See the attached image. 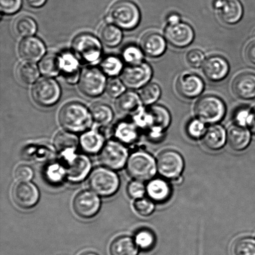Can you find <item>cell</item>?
Here are the masks:
<instances>
[{
	"instance_id": "obj_40",
	"label": "cell",
	"mask_w": 255,
	"mask_h": 255,
	"mask_svg": "<svg viewBox=\"0 0 255 255\" xmlns=\"http://www.w3.org/2000/svg\"><path fill=\"white\" fill-rule=\"evenodd\" d=\"M134 241L137 246L142 251H148L153 248L155 244V236L149 230H140L135 235Z\"/></svg>"
},
{
	"instance_id": "obj_2",
	"label": "cell",
	"mask_w": 255,
	"mask_h": 255,
	"mask_svg": "<svg viewBox=\"0 0 255 255\" xmlns=\"http://www.w3.org/2000/svg\"><path fill=\"white\" fill-rule=\"evenodd\" d=\"M141 14L139 7L130 0H119L112 5L106 17L107 21L113 22L126 30H131L139 23Z\"/></svg>"
},
{
	"instance_id": "obj_36",
	"label": "cell",
	"mask_w": 255,
	"mask_h": 255,
	"mask_svg": "<svg viewBox=\"0 0 255 255\" xmlns=\"http://www.w3.org/2000/svg\"><path fill=\"white\" fill-rule=\"evenodd\" d=\"M92 119L97 124L101 126H107L112 121L114 118L113 111L106 104L98 103L94 104L91 109Z\"/></svg>"
},
{
	"instance_id": "obj_39",
	"label": "cell",
	"mask_w": 255,
	"mask_h": 255,
	"mask_svg": "<svg viewBox=\"0 0 255 255\" xmlns=\"http://www.w3.org/2000/svg\"><path fill=\"white\" fill-rule=\"evenodd\" d=\"M232 252L234 255H255V239L246 237L237 240Z\"/></svg>"
},
{
	"instance_id": "obj_11",
	"label": "cell",
	"mask_w": 255,
	"mask_h": 255,
	"mask_svg": "<svg viewBox=\"0 0 255 255\" xmlns=\"http://www.w3.org/2000/svg\"><path fill=\"white\" fill-rule=\"evenodd\" d=\"M32 96L34 102L40 106H52L61 97V89L54 79L42 78L33 86Z\"/></svg>"
},
{
	"instance_id": "obj_29",
	"label": "cell",
	"mask_w": 255,
	"mask_h": 255,
	"mask_svg": "<svg viewBox=\"0 0 255 255\" xmlns=\"http://www.w3.org/2000/svg\"><path fill=\"white\" fill-rule=\"evenodd\" d=\"M103 135L96 131L84 132L80 138V144L87 154H94L101 152L105 145Z\"/></svg>"
},
{
	"instance_id": "obj_50",
	"label": "cell",
	"mask_w": 255,
	"mask_h": 255,
	"mask_svg": "<svg viewBox=\"0 0 255 255\" xmlns=\"http://www.w3.org/2000/svg\"><path fill=\"white\" fill-rule=\"evenodd\" d=\"M22 0H0V9L5 14L16 13L21 8Z\"/></svg>"
},
{
	"instance_id": "obj_25",
	"label": "cell",
	"mask_w": 255,
	"mask_h": 255,
	"mask_svg": "<svg viewBox=\"0 0 255 255\" xmlns=\"http://www.w3.org/2000/svg\"><path fill=\"white\" fill-rule=\"evenodd\" d=\"M79 143L78 137L70 131L59 132L54 139L55 149L61 157L65 154L76 152Z\"/></svg>"
},
{
	"instance_id": "obj_23",
	"label": "cell",
	"mask_w": 255,
	"mask_h": 255,
	"mask_svg": "<svg viewBox=\"0 0 255 255\" xmlns=\"http://www.w3.org/2000/svg\"><path fill=\"white\" fill-rule=\"evenodd\" d=\"M202 141L207 148L217 151L225 146L227 141V132L221 126L212 125L207 128Z\"/></svg>"
},
{
	"instance_id": "obj_21",
	"label": "cell",
	"mask_w": 255,
	"mask_h": 255,
	"mask_svg": "<svg viewBox=\"0 0 255 255\" xmlns=\"http://www.w3.org/2000/svg\"><path fill=\"white\" fill-rule=\"evenodd\" d=\"M140 46L147 56L158 57L166 51V39L157 32H148L141 37Z\"/></svg>"
},
{
	"instance_id": "obj_17",
	"label": "cell",
	"mask_w": 255,
	"mask_h": 255,
	"mask_svg": "<svg viewBox=\"0 0 255 255\" xmlns=\"http://www.w3.org/2000/svg\"><path fill=\"white\" fill-rule=\"evenodd\" d=\"M205 84L201 77L194 74H184L176 82V89L180 96L187 99L196 98L202 94Z\"/></svg>"
},
{
	"instance_id": "obj_52",
	"label": "cell",
	"mask_w": 255,
	"mask_h": 255,
	"mask_svg": "<svg viewBox=\"0 0 255 255\" xmlns=\"http://www.w3.org/2000/svg\"><path fill=\"white\" fill-rule=\"evenodd\" d=\"M181 16L177 13H171L167 17V25H174L181 22Z\"/></svg>"
},
{
	"instance_id": "obj_16",
	"label": "cell",
	"mask_w": 255,
	"mask_h": 255,
	"mask_svg": "<svg viewBox=\"0 0 255 255\" xmlns=\"http://www.w3.org/2000/svg\"><path fill=\"white\" fill-rule=\"evenodd\" d=\"M213 6L219 18L227 24L237 23L243 16V6L239 0H215Z\"/></svg>"
},
{
	"instance_id": "obj_19",
	"label": "cell",
	"mask_w": 255,
	"mask_h": 255,
	"mask_svg": "<svg viewBox=\"0 0 255 255\" xmlns=\"http://www.w3.org/2000/svg\"><path fill=\"white\" fill-rule=\"evenodd\" d=\"M46 51L43 42L37 37H28L22 40L18 47L19 56L27 62L39 61Z\"/></svg>"
},
{
	"instance_id": "obj_49",
	"label": "cell",
	"mask_w": 255,
	"mask_h": 255,
	"mask_svg": "<svg viewBox=\"0 0 255 255\" xmlns=\"http://www.w3.org/2000/svg\"><path fill=\"white\" fill-rule=\"evenodd\" d=\"M14 176L19 182H28L33 177L34 171L31 167L27 165H19L15 169Z\"/></svg>"
},
{
	"instance_id": "obj_44",
	"label": "cell",
	"mask_w": 255,
	"mask_h": 255,
	"mask_svg": "<svg viewBox=\"0 0 255 255\" xmlns=\"http://www.w3.org/2000/svg\"><path fill=\"white\" fill-rule=\"evenodd\" d=\"M206 129L205 123L197 118L190 121L186 128L187 134L194 139H202Z\"/></svg>"
},
{
	"instance_id": "obj_7",
	"label": "cell",
	"mask_w": 255,
	"mask_h": 255,
	"mask_svg": "<svg viewBox=\"0 0 255 255\" xmlns=\"http://www.w3.org/2000/svg\"><path fill=\"white\" fill-rule=\"evenodd\" d=\"M99 157L105 167L120 170L126 166L129 155L127 147L122 142L111 140L105 144Z\"/></svg>"
},
{
	"instance_id": "obj_45",
	"label": "cell",
	"mask_w": 255,
	"mask_h": 255,
	"mask_svg": "<svg viewBox=\"0 0 255 255\" xmlns=\"http://www.w3.org/2000/svg\"><path fill=\"white\" fill-rule=\"evenodd\" d=\"M127 191L131 198L137 200L144 197L146 192V187H145L142 182L134 180L128 185Z\"/></svg>"
},
{
	"instance_id": "obj_42",
	"label": "cell",
	"mask_w": 255,
	"mask_h": 255,
	"mask_svg": "<svg viewBox=\"0 0 255 255\" xmlns=\"http://www.w3.org/2000/svg\"><path fill=\"white\" fill-rule=\"evenodd\" d=\"M46 177L52 184H59L67 178L66 170L64 166L59 163L50 165L47 167Z\"/></svg>"
},
{
	"instance_id": "obj_6",
	"label": "cell",
	"mask_w": 255,
	"mask_h": 255,
	"mask_svg": "<svg viewBox=\"0 0 255 255\" xmlns=\"http://www.w3.org/2000/svg\"><path fill=\"white\" fill-rule=\"evenodd\" d=\"M72 46L77 58L86 63H94L101 58L102 45L99 40L93 35L79 34L74 39Z\"/></svg>"
},
{
	"instance_id": "obj_13",
	"label": "cell",
	"mask_w": 255,
	"mask_h": 255,
	"mask_svg": "<svg viewBox=\"0 0 255 255\" xmlns=\"http://www.w3.org/2000/svg\"><path fill=\"white\" fill-rule=\"evenodd\" d=\"M12 200L17 206L29 209L38 203L40 194L38 188L31 182H17L12 189Z\"/></svg>"
},
{
	"instance_id": "obj_46",
	"label": "cell",
	"mask_w": 255,
	"mask_h": 255,
	"mask_svg": "<svg viewBox=\"0 0 255 255\" xmlns=\"http://www.w3.org/2000/svg\"><path fill=\"white\" fill-rule=\"evenodd\" d=\"M186 61L190 66L194 68H199L203 66L206 61V57L203 52L199 49H192L187 52Z\"/></svg>"
},
{
	"instance_id": "obj_48",
	"label": "cell",
	"mask_w": 255,
	"mask_h": 255,
	"mask_svg": "<svg viewBox=\"0 0 255 255\" xmlns=\"http://www.w3.org/2000/svg\"><path fill=\"white\" fill-rule=\"evenodd\" d=\"M126 91V87L118 79H113L108 82L106 86L107 94L112 98L122 96Z\"/></svg>"
},
{
	"instance_id": "obj_4",
	"label": "cell",
	"mask_w": 255,
	"mask_h": 255,
	"mask_svg": "<svg viewBox=\"0 0 255 255\" xmlns=\"http://www.w3.org/2000/svg\"><path fill=\"white\" fill-rule=\"evenodd\" d=\"M89 184L92 191L99 196L109 197L114 196L118 191L121 181L113 170L100 167L91 172Z\"/></svg>"
},
{
	"instance_id": "obj_15",
	"label": "cell",
	"mask_w": 255,
	"mask_h": 255,
	"mask_svg": "<svg viewBox=\"0 0 255 255\" xmlns=\"http://www.w3.org/2000/svg\"><path fill=\"white\" fill-rule=\"evenodd\" d=\"M164 34L169 43L177 48L188 46L193 41L195 36L192 27L189 24L181 22L174 25H167Z\"/></svg>"
},
{
	"instance_id": "obj_12",
	"label": "cell",
	"mask_w": 255,
	"mask_h": 255,
	"mask_svg": "<svg viewBox=\"0 0 255 255\" xmlns=\"http://www.w3.org/2000/svg\"><path fill=\"white\" fill-rule=\"evenodd\" d=\"M72 207L77 216L82 219H91L99 213L101 207V201L96 192L84 190L79 192L74 197Z\"/></svg>"
},
{
	"instance_id": "obj_54",
	"label": "cell",
	"mask_w": 255,
	"mask_h": 255,
	"mask_svg": "<svg viewBox=\"0 0 255 255\" xmlns=\"http://www.w3.org/2000/svg\"><path fill=\"white\" fill-rule=\"evenodd\" d=\"M249 127L251 131L255 134V106L252 109L251 119Z\"/></svg>"
},
{
	"instance_id": "obj_43",
	"label": "cell",
	"mask_w": 255,
	"mask_h": 255,
	"mask_svg": "<svg viewBox=\"0 0 255 255\" xmlns=\"http://www.w3.org/2000/svg\"><path fill=\"white\" fill-rule=\"evenodd\" d=\"M133 207L137 214L142 217L151 216L155 209L153 201L150 199L144 198V197L135 200Z\"/></svg>"
},
{
	"instance_id": "obj_8",
	"label": "cell",
	"mask_w": 255,
	"mask_h": 255,
	"mask_svg": "<svg viewBox=\"0 0 255 255\" xmlns=\"http://www.w3.org/2000/svg\"><path fill=\"white\" fill-rule=\"evenodd\" d=\"M156 164L157 171L162 177L173 180L179 178L184 167L183 157L172 149L162 151L157 157Z\"/></svg>"
},
{
	"instance_id": "obj_10",
	"label": "cell",
	"mask_w": 255,
	"mask_h": 255,
	"mask_svg": "<svg viewBox=\"0 0 255 255\" xmlns=\"http://www.w3.org/2000/svg\"><path fill=\"white\" fill-rule=\"evenodd\" d=\"M106 86V77L101 70L96 67H88L82 71L79 79V88L85 96H101Z\"/></svg>"
},
{
	"instance_id": "obj_37",
	"label": "cell",
	"mask_w": 255,
	"mask_h": 255,
	"mask_svg": "<svg viewBox=\"0 0 255 255\" xmlns=\"http://www.w3.org/2000/svg\"><path fill=\"white\" fill-rule=\"evenodd\" d=\"M144 52L135 45H128L122 51V56L124 61L129 66H134L142 63L144 59Z\"/></svg>"
},
{
	"instance_id": "obj_41",
	"label": "cell",
	"mask_w": 255,
	"mask_h": 255,
	"mask_svg": "<svg viewBox=\"0 0 255 255\" xmlns=\"http://www.w3.org/2000/svg\"><path fill=\"white\" fill-rule=\"evenodd\" d=\"M101 68L105 74L110 76H116L123 69V63L119 57L109 56L102 62Z\"/></svg>"
},
{
	"instance_id": "obj_1",
	"label": "cell",
	"mask_w": 255,
	"mask_h": 255,
	"mask_svg": "<svg viewBox=\"0 0 255 255\" xmlns=\"http://www.w3.org/2000/svg\"><path fill=\"white\" fill-rule=\"evenodd\" d=\"M92 120L91 113L79 102L67 104L59 112L60 124L64 129L72 132L84 131L91 126Z\"/></svg>"
},
{
	"instance_id": "obj_27",
	"label": "cell",
	"mask_w": 255,
	"mask_h": 255,
	"mask_svg": "<svg viewBox=\"0 0 255 255\" xmlns=\"http://www.w3.org/2000/svg\"><path fill=\"white\" fill-rule=\"evenodd\" d=\"M110 254L111 255H137L138 247L131 237L119 236L112 242Z\"/></svg>"
},
{
	"instance_id": "obj_34",
	"label": "cell",
	"mask_w": 255,
	"mask_h": 255,
	"mask_svg": "<svg viewBox=\"0 0 255 255\" xmlns=\"http://www.w3.org/2000/svg\"><path fill=\"white\" fill-rule=\"evenodd\" d=\"M137 127L134 124L122 122L116 129V136L119 141L126 144H131L138 138Z\"/></svg>"
},
{
	"instance_id": "obj_53",
	"label": "cell",
	"mask_w": 255,
	"mask_h": 255,
	"mask_svg": "<svg viewBox=\"0 0 255 255\" xmlns=\"http://www.w3.org/2000/svg\"><path fill=\"white\" fill-rule=\"evenodd\" d=\"M26 1L29 6L37 8L43 6L46 0H26Z\"/></svg>"
},
{
	"instance_id": "obj_18",
	"label": "cell",
	"mask_w": 255,
	"mask_h": 255,
	"mask_svg": "<svg viewBox=\"0 0 255 255\" xmlns=\"http://www.w3.org/2000/svg\"><path fill=\"white\" fill-rule=\"evenodd\" d=\"M203 72L209 81L219 82L228 76L229 62L223 57L213 56L206 60L203 64Z\"/></svg>"
},
{
	"instance_id": "obj_9",
	"label": "cell",
	"mask_w": 255,
	"mask_h": 255,
	"mask_svg": "<svg viewBox=\"0 0 255 255\" xmlns=\"http://www.w3.org/2000/svg\"><path fill=\"white\" fill-rule=\"evenodd\" d=\"M65 160L67 179L69 181L78 183L84 181L91 170V161L89 157L83 154L71 152L62 156Z\"/></svg>"
},
{
	"instance_id": "obj_20",
	"label": "cell",
	"mask_w": 255,
	"mask_h": 255,
	"mask_svg": "<svg viewBox=\"0 0 255 255\" xmlns=\"http://www.w3.org/2000/svg\"><path fill=\"white\" fill-rule=\"evenodd\" d=\"M234 94L243 100L255 98V74L243 72L235 77L232 84Z\"/></svg>"
},
{
	"instance_id": "obj_35",
	"label": "cell",
	"mask_w": 255,
	"mask_h": 255,
	"mask_svg": "<svg viewBox=\"0 0 255 255\" xmlns=\"http://www.w3.org/2000/svg\"><path fill=\"white\" fill-rule=\"evenodd\" d=\"M16 76L21 83L30 85L36 81L39 74L36 65L26 62L17 67Z\"/></svg>"
},
{
	"instance_id": "obj_30",
	"label": "cell",
	"mask_w": 255,
	"mask_h": 255,
	"mask_svg": "<svg viewBox=\"0 0 255 255\" xmlns=\"http://www.w3.org/2000/svg\"><path fill=\"white\" fill-rule=\"evenodd\" d=\"M152 119V126L149 130L164 132L171 124V117L166 107L159 105H152L148 108Z\"/></svg>"
},
{
	"instance_id": "obj_55",
	"label": "cell",
	"mask_w": 255,
	"mask_h": 255,
	"mask_svg": "<svg viewBox=\"0 0 255 255\" xmlns=\"http://www.w3.org/2000/svg\"><path fill=\"white\" fill-rule=\"evenodd\" d=\"M81 255H98L97 254L94 253V252H85V253L82 254Z\"/></svg>"
},
{
	"instance_id": "obj_28",
	"label": "cell",
	"mask_w": 255,
	"mask_h": 255,
	"mask_svg": "<svg viewBox=\"0 0 255 255\" xmlns=\"http://www.w3.org/2000/svg\"><path fill=\"white\" fill-rule=\"evenodd\" d=\"M61 56L62 73L65 81L70 84H76L80 79L79 62L75 56L65 52Z\"/></svg>"
},
{
	"instance_id": "obj_24",
	"label": "cell",
	"mask_w": 255,
	"mask_h": 255,
	"mask_svg": "<svg viewBox=\"0 0 255 255\" xmlns=\"http://www.w3.org/2000/svg\"><path fill=\"white\" fill-rule=\"evenodd\" d=\"M146 193L152 201L162 203L169 199L171 188L168 182L164 179H151L147 185Z\"/></svg>"
},
{
	"instance_id": "obj_32",
	"label": "cell",
	"mask_w": 255,
	"mask_h": 255,
	"mask_svg": "<svg viewBox=\"0 0 255 255\" xmlns=\"http://www.w3.org/2000/svg\"><path fill=\"white\" fill-rule=\"evenodd\" d=\"M99 36L101 41L109 47H116L121 43L122 39L121 30L115 25L107 23L101 27Z\"/></svg>"
},
{
	"instance_id": "obj_3",
	"label": "cell",
	"mask_w": 255,
	"mask_h": 255,
	"mask_svg": "<svg viewBox=\"0 0 255 255\" xmlns=\"http://www.w3.org/2000/svg\"><path fill=\"white\" fill-rule=\"evenodd\" d=\"M126 169L131 178L142 182L153 178L157 171L156 161L154 157L141 151L134 152L130 155Z\"/></svg>"
},
{
	"instance_id": "obj_47",
	"label": "cell",
	"mask_w": 255,
	"mask_h": 255,
	"mask_svg": "<svg viewBox=\"0 0 255 255\" xmlns=\"http://www.w3.org/2000/svg\"><path fill=\"white\" fill-rule=\"evenodd\" d=\"M251 114L252 109L247 107H242L237 110L234 116L235 124L244 127H249L251 122Z\"/></svg>"
},
{
	"instance_id": "obj_38",
	"label": "cell",
	"mask_w": 255,
	"mask_h": 255,
	"mask_svg": "<svg viewBox=\"0 0 255 255\" xmlns=\"http://www.w3.org/2000/svg\"><path fill=\"white\" fill-rule=\"evenodd\" d=\"M161 88L157 84L151 83L146 85L140 92L139 97L142 103L150 106L157 101L161 96Z\"/></svg>"
},
{
	"instance_id": "obj_14",
	"label": "cell",
	"mask_w": 255,
	"mask_h": 255,
	"mask_svg": "<svg viewBox=\"0 0 255 255\" xmlns=\"http://www.w3.org/2000/svg\"><path fill=\"white\" fill-rule=\"evenodd\" d=\"M152 76V69L146 62L128 66L122 74L123 83L128 88L136 89L144 87L148 83Z\"/></svg>"
},
{
	"instance_id": "obj_51",
	"label": "cell",
	"mask_w": 255,
	"mask_h": 255,
	"mask_svg": "<svg viewBox=\"0 0 255 255\" xmlns=\"http://www.w3.org/2000/svg\"><path fill=\"white\" fill-rule=\"evenodd\" d=\"M245 55L247 60L252 64L255 65V40L247 45Z\"/></svg>"
},
{
	"instance_id": "obj_26",
	"label": "cell",
	"mask_w": 255,
	"mask_h": 255,
	"mask_svg": "<svg viewBox=\"0 0 255 255\" xmlns=\"http://www.w3.org/2000/svg\"><path fill=\"white\" fill-rule=\"evenodd\" d=\"M141 103L138 95L134 92L129 91L120 96L116 102V108L122 114H136L141 108Z\"/></svg>"
},
{
	"instance_id": "obj_22",
	"label": "cell",
	"mask_w": 255,
	"mask_h": 255,
	"mask_svg": "<svg viewBox=\"0 0 255 255\" xmlns=\"http://www.w3.org/2000/svg\"><path fill=\"white\" fill-rule=\"evenodd\" d=\"M251 141V133L247 127L234 124L227 132V141L234 151H243L249 146Z\"/></svg>"
},
{
	"instance_id": "obj_33",
	"label": "cell",
	"mask_w": 255,
	"mask_h": 255,
	"mask_svg": "<svg viewBox=\"0 0 255 255\" xmlns=\"http://www.w3.org/2000/svg\"><path fill=\"white\" fill-rule=\"evenodd\" d=\"M13 29L17 36L28 37L36 33L37 25L32 17L23 15L15 19Z\"/></svg>"
},
{
	"instance_id": "obj_5",
	"label": "cell",
	"mask_w": 255,
	"mask_h": 255,
	"mask_svg": "<svg viewBox=\"0 0 255 255\" xmlns=\"http://www.w3.org/2000/svg\"><path fill=\"white\" fill-rule=\"evenodd\" d=\"M197 118L205 124H216L224 119L226 107L219 97L207 95L200 98L195 105Z\"/></svg>"
},
{
	"instance_id": "obj_31",
	"label": "cell",
	"mask_w": 255,
	"mask_h": 255,
	"mask_svg": "<svg viewBox=\"0 0 255 255\" xmlns=\"http://www.w3.org/2000/svg\"><path fill=\"white\" fill-rule=\"evenodd\" d=\"M40 72L45 76H57L62 71L61 56L55 54L45 56L39 63Z\"/></svg>"
}]
</instances>
